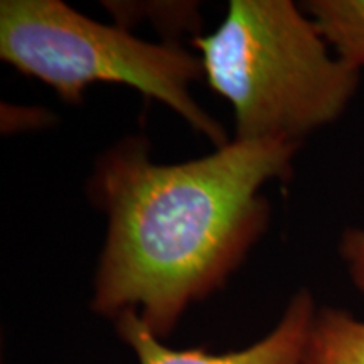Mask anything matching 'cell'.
<instances>
[{"instance_id":"cell-1","label":"cell","mask_w":364,"mask_h":364,"mask_svg":"<svg viewBox=\"0 0 364 364\" xmlns=\"http://www.w3.org/2000/svg\"><path fill=\"white\" fill-rule=\"evenodd\" d=\"M299 144L235 140L211 156L152 164L144 140L100 159L90 196L108 215L91 309L136 311L166 338L193 302L220 289L260 238L268 204L260 189L289 179Z\"/></svg>"},{"instance_id":"cell-2","label":"cell","mask_w":364,"mask_h":364,"mask_svg":"<svg viewBox=\"0 0 364 364\" xmlns=\"http://www.w3.org/2000/svg\"><path fill=\"white\" fill-rule=\"evenodd\" d=\"M304 12L290 0H231L215 33L193 39L209 86L233 107L236 140L300 144L356 93L359 71Z\"/></svg>"},{"instance_id":"cell-3","label":"cell","mask_w":364,"mask_h":364,"mask_svg":"<svg viewBox=\"0 0 364 364\" xmlns=\"http://www.w3.org/2000/svg\"><path fill=\"white\" fill-rule=\"evenodd\" d=\"M0 58L80 103L88 86L120 83L171 107L218 145L225 130L194 102L189 85L201 78V59L177 44H154L117 26L85 17L61 0H2Z\"/></svg>"},{"instance_id":"cell-4","label":"cell","mask_w":364,"mask_h":364,"mask_svg":"<svg viewBox=\"0 0 364 364\" xmlns=\"http://www.w3.org/2000/svg\"><path fill=\"white\" fill-rule=\"evenodd\" d=\"M316 300L302 289L290 299L279 324L265 338L240 349L215 354L206 349H172L145 326L136 311L117 317V332L139 364H307L309 336L317 314Z\"/></svg>"},{"instance_id":"cell-5","label":"cell","mask_w":364,"mask_h":364,"mask_svg":"<svg viewBox=\"0 0 364 364\" xmlns=\"http://www.w3.org/2000/svg\"><path fill=\"white\" fill-rule=\"evenodd\" d=\"M306 361L364 364V321L341 309H318L309 336Z\"/></svg>"},{"instance_id":"cell-6","label":"cell","mask_w":364,"mask_h":364,"mask_svg":"<svg viewBox=\"0 0 364 364\" xmlns=\"http://www.w3.org/2000/svg\"><path fill=\"white\" fill-rule=\"evenodd\" d=\"M311 19L341 61L364 68V0H312L304 4Z\"/></svg>"},{"instance_id":"cell-7","label":"cell","mask_w":364,"mask_h":364,"mask_svg":"<svg viewBox=\"0 0 364 364\" xmlns=\"http://www.w3.org/2000/svg\"><path fill=\"white\" fill-rule=\"evenodd\" d=\"M341 257L348 267L353 284L364 294V230H348L339 245Z\"/></svg>"}]
</instances>
